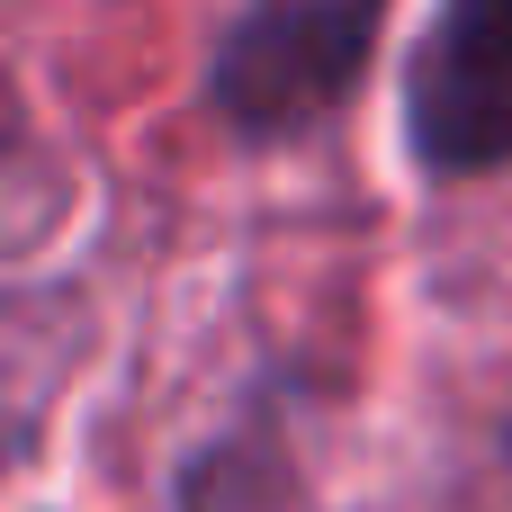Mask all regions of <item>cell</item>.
<instances>
[{
    "instance_id": "1",
    "label": "cell",
    "mask_w": 512,
    "mask_h": 512,
    "mask_svg": "<svg viewBox=\"0 0 512 512\" xmlns=\"http://www.w3.org/2000/svg\"><path fill=\"white\" fill-rule=\"evenodd\" d=\"M387 0H243L207 54V99L234 135H306L369 72Z\"/></svg>"
},
{
    "instance_id": "2",
    "label": "cell",
    "mask_w": 512,
    "mask_h": 512,
    "mask_svg": "<svg viewBox=\"0 0 512 512\" xmlns=\"http://www.w3.org/2000/svg\"><path fill=\"white\" fill-rule=\"evenodd\" d=\"M405 135L441 180L512 171V0H441L405 72Z\"/></svg>"
}]
</instances>
